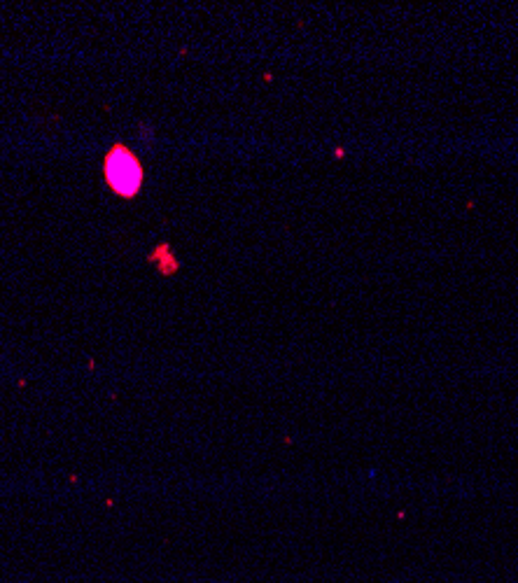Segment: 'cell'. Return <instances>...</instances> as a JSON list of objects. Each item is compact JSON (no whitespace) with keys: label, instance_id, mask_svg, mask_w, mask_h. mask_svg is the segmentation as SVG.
<instances>
[{"label":"cell","instance_id":"1","mask_svg":"<svg viewBox=\"0 0 518 583\" xmlns=\"http://www.w3.org/2000/svg\"><path fill=\"white\" fill-rule=\"evenodd\" d=\"M103 175L108 187L119 199H135L140 194L143 182H145V168H143L140 159L135 157L133 150H128L122 142H115L105 152Z\"/></svg>","mask_w":518,"mask_h":583}]
</instances>
